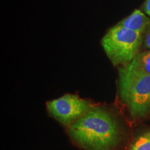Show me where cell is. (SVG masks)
Instances as JSON below:
<instances>
[{
	"label": "cell",
	"mask_w": 150,
	"mask_h": 150,
	"mask_svg": "<svg viewBox=\"0 0 150 150\" xmlns=\"http://www.w3.org/2000/svg\"><path fill=\"white\" fill-rule=\"evenodd\" d=\"M71 138L86 150H112L120 140V131L113 115L102 108L93 107L69 126Z\"/></svg>",
	"instance_id": "1"
},
{
	"label": "cell",
	"mask_w": 150,
	"mask_h": 150,
	"mask_svg": "<svg viewBox=\"0 0 150 150\" xmlns=\"http://www.w3.org/2000/svg\"><path fill=\"white\" fill-rule=\"evenodd\" d=\"M118 88L132 117L142 118L150 112V74L129 63L119 69Z\"/></svg>",
	"instance_id": "2"
},
{
	"label": "cell",
	"mask_w": 150,
	"mask_h": 150,
	"mask_svg": "<svg viewBox=\"0 0 150 150\" xmlns=\"http://www.w3.org/2000/svg\"><path fill=\"white\" fill-rule=\"evenodd\" d=\"M142 40V33L117 24L102 38V45L112 65H128L138 54Z\"/></svg>",
	"instance_id": "3"
},
{
	"label": "cell",
	"mask_w": 150,
	"mask_h": 150,
	"mask_svg": "<svg viewBox=\"0 0 150 150\" xmlns=\"http://www.w3.org/2000/svg\"><path fill=\"white\" fill-rule=\"evenodd\" d=\"M49 112L65 126H70L93 108L89 101L75 95H63L47 103Z\"/></svg>",
	"instance_id": "4"
},
{
	"label": "cell",
	"mask_w": 150,
	"mask_h": 150,
	"mask_svg": "<svg viewBox=\"0 0 150 150\" xmlns=\"http://www.w3.org/2000/svg\"><path fill=\"white\" fill-rule=\"evenodd\" d=\"M125 29L131 31L144 33L150 24V20L139 10H135L127 18H125L117 24Z\"/></svg>",
	"instance_id": "5"
},
{
	"label": "cell",
	"mask_w": 150,
	"mask_h": 150,
	"mask_svg": "<svg viewBox=\"0 0 150 150\" xmlns=\"http://www.w3.org/2000/svg\"><path fill=\"white\" fill-rule=\"evenodd\" d=\"M130 63L136 68L150 74V50L137 54Z\"/></svg>",
	"instance_id": "6"
},
{
	"label": "cell",
	"mask_w": 150,
	"mask_h": 150,
	"mask_svg": "<svg viewBox=\"0 0 150 150\" xmlns=\"http://www.w3.org/2000/svg\"><path fill=\"white\" fill-rule=\"evenodd\" d=\"M129 150H150V131L138 136Z\"/></svg>",
	"instance_id": "7"
},
{
	"label": "cell",
	"mask_w": 150,
	"mask_h": 150,
	"mask_svg": "<svg viewBox=\"0 0 150 150\" xmlns=\"http://www.w3.org/2000/svg\"><path fill=\"white\" fill-rule=\"evenodd\" d=\"M145 37V45L146 47L150 50V24L147 29H146Z\"/></svg>",
	"instance_id": "8"
},
{
	"label": "cell",
	"mask_w": 150,
	"mask_h": 150,
	"mask_svg": "<svg viewBox=\"0 0 150 150\" xmlns=\"http://www.w3.org/2000/svg\"><path fill=\"white\" fill-rule=\"evenodd\" d=\"M143 8L146 13L150 16V0H146L144 4Z\"/></svg>",
	"instance_id": "9"
}]
</instances>
